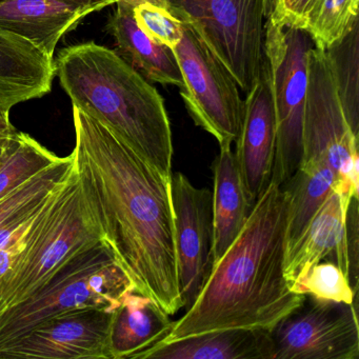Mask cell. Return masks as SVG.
<instances>
[{"instance_id":"cell-1","label":"cell","mask_w":359,"mask_h":359,"mask_svg":"<svg viewBox=\"0 0 359 359\" xmlns=\"http://www.w3.org/2000/svg\"><path fill=\"white\" fill-rule=\"evenodd\" d=\"M74 170L102 241L135 291L169 316L182 309L171 178L163 177L106 126L73 107Z\"/></svg>"},{"instance_id":"cell-2","label":"cell","mask_w":359,"mask_h":359,"mask_svg":"<svg viewBox=\"0 0 359 359\" xmlns=\"http://www.w3.org/2000/svg\"><path fill=\"white\" fill-rule=\"evenodd\" d=\"M287 222L289 195L271 182L196 302L161 341L229 327L271 331L299 306L304 295L294 293L285 276Z\"/></svg>"},{"instance_id":"cell-3","label":"cell","mask_w":359,"mask_h":359,"mask_svg":"<svg viewBox=\"0 0 359 359\" xmlns=\"http://www.w3.org/2000/svg\"><path fill=\"white\" fill-rule=\"evenodd\" d=\"M72 106L106 126L140 158L171 178L173 137L156 88L117 52L89 43L60 50L54 60Z\"/></svg>"},{"instance_id":"cell-4","label":"cell","mask_w":359,"mask_h":359,"mask_svg":"<svg viewBox=\"0 0 359 359\" xmlns=\"http://www.w3.org/2000/svg\"><path fill=\"white\" fill-rule=\"evenodd\" d=\"M100 241V226L73 167L37 212L24 251L0 283V315L41 289L67 260Z\"/></svg>"},{"instance_id":"cell-5","label":"cell","mask_w":359,"mask_h":359,"mask_svg":"<svg viewBox=\"0 0 359 359\" xmlns=\"http://www.w3.org/2000/svg\"><path fill=\"white\" fill-rule=\"evenodd\" d=\"M133 283L108 245H97L67 260L33 295L0 315V348L56 315L79 309L115 312Z\"/></svg>"},{"instance_id":"cell-6","label":"cell","mask_w":359,"mask_h":359,"mask_svg":"<svg viewBox=\"0 0 359 359\" xmlns=\"http://www.w3.org/2000/svg\"><path fill=\"white\" fill-rule=\"evenodd\" d=\"M302 144V165L325 163L337 177L334 192L342 201L358 198V135L348 123L331 56L315 47L308 54Z\"/></svg>"},{"instance_id":"cell-7","label":"cell","mask_w":359,"mask_h":359,"mask_svg":"<svg viewBox=\"0 0 359 359\" xmlns=\"http://www.w3.org/2000/svg\"><path fill=\"white\" fill-rule=\"evenodd\" d=\"M313 47L306 31L276 24L268 18L264 55L276 119V152L271 182L279 186H283L302 163L308 54Z\"/></svg>"},{"instance_id":"cell-8","label":"cell","mask_w":359,"mask_h":359,"mask_svg":"<svg viewBox=\"0 0 359 359\" xmlns=\"http://www.w3.org/2000/svg\"><path fill=\"white\" fill-rule=\"evenodd\" d=\"M169 11L191 25L245 93L264 62L270 0H169Z\"/></svg>"},{"instance_id":"cell-9","label":"cell","mask_w":359,"mask_h":359,"mask_svg":"<svg viewBox=\"0 0 359 359\" xmlns=\"http://www.w3.org/2000/svg\"><path fill=\"white\" fill-rule=\"evenodd\" d=\"M180 22L184 36L173 49L184 79L180 95L195 125L219 146L232 144L241 133L245 111L238 85L191 25Z\"/></svg>"},{"instance_id":"cell-10","label":"cell","mask_w":359,"mask_h":359,"mask_svg":"<svg viewBox=\"0 0 359 359\" xmlns=\"http://www.w3.org/2000/svg\"><path fill=\"white\" fill-rule=\"evenodd\" d=\"M271 337L273 359H358L357 306L304 295Z\"/></svg>"},{"instance_id":"cell-11","label":"cell","mask_w":359,"mask_h":359,"mask_svg":"<svg viewBox=\"0 0 359 359\" xmlns=\"http://www.w3.org/2000/svg\"><path fill=\"white\" fill-rule=\"evenodd\" d=\"M175 222L178 283L182 309H190L209 279L214 266L212 192L196 188L186 175H171Z\"/></svg>"},{"instance_id":"cell-12","label":"cell","mask_w":359,"mask_h":359,"mask_svg":"<svg viewBox=\"0 0 359 359\" xmlns=\"http://www.w3.org/2000/svg\"><path fill=\"white\" fill-rule=\"evenodd\" d=\"M115 312L79 309L56 315L0 348V359H113Z\"/></svg>"},{"instance_id":"cell-13","label":"cell","mask_w":359,"mask_h":359,"mask_svg":"<svg viewBox=\"0 0 359 359\" xmlns=\"http://www.w3.org/2000/svg\"><path fill=\"white\" fill-rule=\"evenodd\" d=\"M275 152L276 119L270 74L264 58L259 76L247 93L235 151L245 197L251 210L271 184Z\"/></svg>"},{"instance_id":"cell-14","label":"cell","mask_w":359,"mask_h":359,"mask_svg":"<svg viewBox=\"0 0 359 359\" xmlns=\"http://www.w3.org/2000/svg\"><path fill=\"white\" fill-rule=\"evenodd\" d=\"M104 8L86 0H1L0 29L13 33L54 58L60 39Z\"/></svg>"},{"instance_id":"cell-15","label":"cell","mask_w":359,"mask_h":359,"mask_svg":"<svg viewBox=\"0 0 359 359\" xmlns=\"http://www.w3.org/2000/svg\"><path fill=\"white\" fill-rule=\"evenodd\" d=\"M134 359H273L270 330L229 327L159 341Z\"/></svg>"},{"instance_id":"cell-16","label":"cell","mask_w":359,"mask_h":359,"mask_svg":"<svg viewBox=\"0 0 359 359\" xmlns=\"http://www.w3.org/2000/svg\"><path fill=\"white\" fill-rule=\"evenodd\" d=\"M54 76V58L0 29V111L10 113L16 104L47 95Z\"/></svg>"},{"instance_id":"cell-17","label":"cell","mask_w":359,"mask_h":359,"mask_svg":"<svg viewBox=\"0 0 359 359\" xmlns=\"http://www.w3.org/2000/svg\"><path fill=\"white\" fill-rule=\"evenodd\" d=\"M346 210L339 194L333 192L327 197L295 249L285 258V276L290 285L298 275L320 262L337 264L348 277Z\"/></svg>"},{"instance_id":"cell-18","label":"cell","mask_w":359,"mask_h":359,"mask_svg":"<svg viewBox=\"0 0 359 359\" xmlns=\"http://www.w3.org/2000/svg\"><path fill=\"white\" fill-rule=\"evenodd\" d=\"M116 6L107 29L114 37L119 55L148 81L182 89L184 79L173 50L155 43L140 30L133 8L123 4Z\"/></svg>"},{"instance_id":"cell-19","label":"cell","mask_w":359,"mask_h":359,"mask_svg":"<svg viewBox=\"0 0 359 359\" xmlns=\"http://www.w3.org/2000/svg\"><path fill=\"white\" fill-rule=\"evenodd\" d=\"M219 148L213 163L212 192L214 264L238 236L251 212L232 144H222Z\"/></svg>"},{"instance_id":"cell-20","label":"cell","mask_w":359,"mask_h":359,"mask_svg":"<svg viewBox=\"0 0 359 359\" xmlns=\"http://www.w3.org/2000/svg\"><path fill=\"white\" fill-rule=\"evenodd\" d=\"M173 321L150 298L130 292L115 311L111 332L113 359H134L136 355L167 337Z\"/></svg>"},{"instance_id":"cell-21","label":"cell","mask_w":359,"mask_h":359,"mask_svg":"<svg viewBox=\"0 0 359 359\" xmlns=\"http://www.w3.org/2000/svg\"><path fill=\"white\" fill-rule=\"evenodd\" d=\"M337 177L329 165L306 163L281 186L289 195L287 256L295 249L321 205L334 192Z\"/></svg>"},{"instance_id":"cell-22","label":"cell","mask_w":359,"mask_h":359,"mask_svg":"<svg viewBox=\"0 0 359 359\" xmlns=\"http://www.w3.org/2000/svg\"><path fill=\"white\" fill-rule=\"evenodd\" d=\"M74 167L72 155L60 157L22 186L0 199V228L24 216L35 213L68 177Z\"/></svg>"},{"instance_id":"cell-23","label":"cell","mask_w":359,"mask_h":359,"mask_svg":"<svg viewBox=\"0 0 359 359\" xmlns=\"http://www.w3.org/2000/svg\"><path fill=\"white\" fill-rule=\"evenodd\" d=\"M359 0H316L300 29L317 49H331L358 26Z\"/></svg>"},{"instance_id":"cell-24","label":"cell","mask_w":359,"mask_h":359,"mask_svg":"<svg viewBox=\"0 0 359 359\" xmlns=\"http://www.w3.org/2000/svg\"><path fill=\"white\" fill-rule=\"evenodd\" d=\"M60 158L29 134H12L7 156L0 165V199Z\"/></svg>"},{"instance_id":"cell-25","label":"cell","mask_w":359,"mask_h":359,"mask_svg":"<svg viewBox=\"0 0 359 359\" xmlns=\"http://www.w3.org/2000/svg\"><path fill=\"white\" fill-rule=\"evenodd\" d=\"M327 51L333 62L348 123L358 135V26Z\"/></svg>"},{"instance_id":"cell-26","label":"cell","mask_w":359,"mask_h":359,"mask_svg":"<svg viewBox=\"0 0 359 359\" xmlns=\"http://www.w3.org/2000/svg\"><path fill=\"white\" fill-rule=\"evenodd\" d=\"M294 293L311 295L319 299L356 304V294L348 277L337 264L320 262L298 275L291 285Z\"/></svg>"},{"instance_id":"cell-27","label":"cell","mask_w":359,"mask_h":359,"mask_svg":"<svg viewBox=\"0 0 359 359\" xmlns=\"http://www.w3.org/2000/svg\"><path fill=\"white\" fill-rule=\"evenodd\" d=\"M136 24L155 43L173 50L184 36V26L180 18L169 10L152 4H142L133 9Z\"/></svg>"},{"instance_id":"cell-28","label":"cell","mask_w":359,"mask_h":359,"mask_svg":"<svg viewBox=\"0 0 359 359\" xmlns=\"http://www.w3.org/2000/svg\"><path fill=\"white\" fill-rule=\"evenodd\" d=\"M346 239L348 250V275L351 287L358 291V198L351 199L346 214Z\"/></svg>"},{"instance_id":"cell-29","label":"cell","mask_w":359,"mask_h":359,"mask_svg":"<svg viewBox=\"0 0 359 359\" xmlns=\"http://www.w3.org/2000/svg\"><path fill=\"white\" fill-rule=\"evenodd\" d=\"M315 1L316 0H270L269 18L276 24L300 28Z\"/></svg>"},{"instance_id":"cell-30","label":"cell","mask_w":359,"mask_h":359,"mask_svg":"<svg viewBox=\"0 0 359 359\" xmlns=\"http://www.w3.org/2000/svg\"><path fill=\"white\" fill-rule=\"evenodd\" d=\"M36 214H35V216H36ZM35 216L5 247L0 249V283L12 270L18 256L24 251L25 245H26L27 234H28L29 229H30Z\"/></svg>"},{"instance_id":"cell-31","label":"cell","mask_w":359,"mask_h":359,"mask_svg":"<svg viewBox=\"0 0 359 359\" xmlns=\"http://www.w3.org/2000/svg\"><path fill=\"white\" fill-rule=\"evenodd\" d=\"M152 4V5L158 6V7L165 8L169 10V0H115V4H123V5L129 6L131 8L137 7L142 4Z\"/></svg>"},{"instance_id":"cell-32","label":"cell","mask_w":359,"mask_h":359,"mask_svg":"<svg viewBox=\"0 0 359 359\" xmlns=\"http://www.w3.org/2000/svg\"><path fill=\"white\" fill-rule=\"evenodd\" d=\"M15 132L16 129L10 121V113L0 111V134L1 135H11Z\"/></svg>"},{"instance_id":"cell-33","label":"cell","mask_w":359,"mask_h":359,"mask_svg":"<svg viewBox=\"0 0 359 359\" xmlns=\"http://www.w3.org/2000/svg\"><path fill=\"white\" fill-rule=\"evenodd\" d=\"M11 136H10V137L8 138L3 144H0V165H1V163L5 161L6 156H7L8 151H9L10 138H11Z\"/></svg>"},{"instance_id":"cell-34","label":"cell","mask_w":359,"mask_h":359,"mask_svg":"<svg viewBox=\"0 0 359 359\" xmlns=\"http://www.w3.org/2000/svg\"><path fill=\"white\" fill-rule=\"evenodd\" d=\"M1 1V0H0ZM88 3L95 4V5L102 6V8L109 7V6L114 5L115 0H86Z\"/></svg>"},{"instance_id":"cell-35","label":"cell","mask_w":359,"mask_h":359,"mask_svg":"<svg viewBox=\"0 0 359 359\" xmlns=\"http://www.w3.org/2000/svg\"><path fill=\"white\" fill-rule=\"evenodd\" d=\"M11 135H1V134H0V144H3Z\"/></svg>"}]
</instances>
